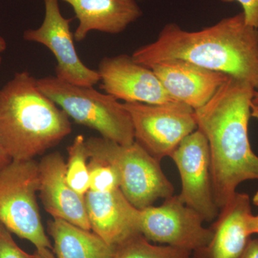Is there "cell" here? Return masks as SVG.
I'll return each mask as SVG.
<instances>
[{"label":"cell","instance_id":"1","mask_svg":"<svg viewBox=\"0 0 258 258\" xmlns=\"http://www.w3.org/2000/svg\"><path fill=\"white\" fill-rule=\"evenodd\" d=\"M255 91L249 83L229 76L211 99L195 110L198 128L208 141L214 198L220 210L241 183L258 181V156L251 148L248 133Z\"/></svg>","mask_w":258,"mask_h":258},{"label":"cell","instance_id":"2","mask_svg":"<svg viewBox=\"0 0 258 258\" xmlns=\"http://www.w3.org/2000/svg\"><path fill=\"white\" fill-rule=\"evenodd\" d=\"M132 57L149 69L172 59L189 61L258 89V29L246 23L242 13L199 31L166 24L155 41L139 47Z\"/></svg>","mask_w":258,"mask_h":258},{"label":"cell","instance_id":"3","mask_svg":"<svg viewBox=\"0 0 258 258\" xmlns=\"http://www.w3.org/2000/svg\"><path fill=\"white\" fill-rule=\"evenodd\" d=\"M69 117L26 71L0 88V147L11 160L34 159L71 133Z\"/></svg>","mask_w":258,"mask_h":258},{"label":"cell","instance_id":"4","mask_svg":"<svg viewBox=\"0 0 258 258\" xmlns=\"http://www.w3.org/2000/svg\"><path fill=\"white\" fill-rule=\"evenodd\" d=\"M37 83L39 89L76 123L121 145L135 142L130 115L114 97L93 87L64 82L55 76L37 79Z\"/></svg>","mask_w":258,"mask_h":258},{"label":"cell","instance_id":"5","mask_svg":"<svg viewBox=\"0 0 258 258\" xmlns=\"http://www.w3.org/2000/svg\"><path fill=\"white\" fill-rule=\"evenodd\" d=\"M86 145L89 157L102 159L115 168L120 191L138 210L174 195V186L161 169V162L137 142L121 145L103 137H90Z\"/></svg>","mask_w":258,"mask_h":258},{"label":"cell","instance_id":"6","mask_svg":"<svg viewBox=\"0 0 258 258\" xmlns=\"http://www.w3.org/2000/svg\"><path fill=\"white\" fill-rule=\"evenodd\" d=\"M38 163L11 160L0 168V223L36 249L52 248L37 203Z\"/></svg>","mask_w":258,"mask_h":258},{"label":"cell","instance_id":"7","mask_svg":"<svg viewBox=\"0 0 258 258\" xmlns=\"http://www.w3.org/2000/svg\"><path fill=\"white\" fill-rule=\"evenodd\" d=\"M123 104L132 118L135 142L159 162L171 157L180 143L198 129L195 110L182 102Z\"/></svg>","mask_w":258,"mask_h":258},{"label":"cell","instance_id":"8","mask_svg":"<svg viewBox=\"0 0 258 258\" xmlns=\"http://www.w3.org/2000/svg\"><path fill=\"white\" fill-rule=\"evenodd\" d=\"M201 215L185 205L179 195L165 199L159 207L139 210V231L148 240L193 252L211 240V227Z\"/></svg>","mask_w":258,"mask_h":258},{"label":"cell","instance_id":"9","mask_svg":"<svg viewBox=\"0 0 258 258\" xmlns=\"http://www.w3.org/2000/svg\"><path fill=\"white\" fill-rule=\"evenodd\" d=\"M171 158L181 177V201L198 212L204 221L215 220L220 210L214 198L211 157L206 137L197 129L180 143Z\"/></svg>","mask_w":258,"mask_h":258},{"label":"cell","instance_id":"10","mask_svg":"<svg viewBox=\"0 0 258 258\" xmlns=\"http://www.w3.org/2000/svg\"><path fill=\"white\" fill-rule=\"evenodd\" d=\"M45 17L37 29L24 32L25 40L45 45L55 56L57 66L56 78L76 86H93L101 81L99 73L87 67L80 59L71 31V19L64 18L60 13L58 0H44Z\"/></svg>","mask_w":258,"mask_h":258},{"label":"cell","instance_id":"11","mask_svg":"<svg viewBox=\"0 0 258 258\" xmlns=\"http://www.w3.org/2000/svg\"><path fill=\"white\" fill-rule=\"evenodd\" d=\"M98 71L101 77L100 88L118 101L154 105L176 101L153 70L137 63L132 56L104 57Z\"/></svg>","mask_w":258,"mask_h":258},{"label":"cell","instance_id":"12","mask_svg":"<svg viewBox=\"0 0 258 258\" xmlns=\"http://www.w3.org/2000/svg\"><path fill=\"white\" fill-rule=\"evenodd\" d=\"M39 191L44 208L53 219H60L91 230L85 197L71 188L66 180V163L60 153L45 156L38 163Z\"/></svg>","mask_w":258,"mask_h":258},{"label":"cell","instance_id":"13","mask_svg":"<svg viewBox=\"0 0 258 258\" xmlns=\"http://www.w3.org/2000/svg\"><path fill=\"white\" fill-rule=\"evenodd\" d=\"M150 69L174 100L194 110L206 104L229 77L179 59L162 61Z\"/></svg>","mask_w":258,"mask_h":258},{"label":"cell","instance_id":"14","mask_svg":"<svg viewBox=\"0 0 258 258\" xmlns=\"http://www.w3.org/2000/svg\"><path fill=\"white\" fill-rule=\"evenodd\" d=\"M91 230L107 243L115 246L139 231V210L120 189L111 192L88 191L85 195Z\"/></svg>","mask_w":258,"mask_h":258},{"label":"cell","instance_id":"15","mask_svg":"<svg viewBox=\"0 0 258 258\" xmlns=\"http://www.w3.org/2000/svg\"><path fill=\"white\" fill-rule=\"evenodd\" d=\"M252 214L250 199L236 192L220 210L211 229L213 235L207 245L195 251L192 258H241L251 239L247 220Z\"/></svg>","mask_w":258,"mask_h":258},{"label":"cell","instance_id":"16","mask_svg":"<svg viewBox=\"0 0 258 258\" xmlns=\"http://www.w3.org/2000/svg\"><path fill=\"white\" fill-rule=\"evenodd\" d=\"M71 5L79 24L74 34L80 42L91 31L118 34L142 15L136 0H63Z\"/></svg>","mask_w":258,"mask_h":258},{"label":"cell","instance_id":"17","mask_svg":"<svg viewBox=\"0 0 258 258\" xmlns=\"http://www.w3.org/2000/svg\"><path fill=\"white\" fill-rule=\"evenodd\" d=\"M56 258H114L115 246L107 243L91 230L60 219L48 222Z\"/></svg>","mask_w":258,"mask_h":258},{"label":"cell","instance_id":"18","mask_svg":"<svg viewBox=\"0 0 258 258\" xmlns=\"http://www.w3.org/2000/svg\"><path fill=\"white\" fill-rule=\"evenodd\" d=\"M191 254L173 246L155 245L137 233L115 246L114 258H192Z\"/></svg>","mask_w":258,"mask_h":258},{"label":"cell","instance_id":"19","mask_svg":"<svg viewBox=\"0 0 258 258\" xmlns=\"http://www.w3.org/2000/svg\"><path fill=\"white\" fill-rule=\"evenodd\" d=\"M69 159L66 163V180L74 191L85 197L89 191V154L86 140L78 135L68 148Z\"/></svg>","mask_w":258,"mask_h":258},{"label":"cell","instance_id":"20","mask_svg":"<svg viewBox=\"0 0 258 258\" xmlns=\"http://www.w3.org/2000/svg\"><path fill=\"white\" fill-rule=\"evenodd\" d=\"M89 191L97 193L111 192L120 189L119 178L109 163L96 157H89Z\"/></svg>","mask_w":258,"mask_h":258},{"label":"cell","instance_id":"21","mask_svg":"<svg viewBox=\"0 0 258 258\" xmlns=\"http://www.w3.org/2000/svg\"><path fill=\"white\" fill-rule=\"evenodd\" d=\"M0 258H35L20 248L10 232L0 223Z\"/></svg>","mask_w":258,"mask_h":258},{"label":"cell","instance_id":"22","mask_svg":"<svg viewBox=\"0 0 258 258\" xmlns=\"http://www.w3.org/2000/svg\"><path fill=\"white\" fill-rule=\"evenodd\" d=\"M223 3H239L242 7L244 20L249 26L258 29V0H221Z\"/></svg>","mask_w":258,"mask_h":258},{"label":"cell","instance_id":"23","mask_svg":"<svg viewBox=\"0 0 258 258\" xmlns=\"http://www.w3.org/2000/svg\"><path fill=\"white\" fill-rule=\"evenodd\" d=\"M241 258H258V239H250Z\"/></svg>","mask_w":258,"mask_h":258},{"label":"cell","instance_id":"24","mask_svg":"<svg viewBox=\"0 0 258 258\" xmlns=\"http://www.w3.org/2000/svg\"><path fill=\"white\" fill-rule=\"evenodd\" d=\"M247 227L249 235L258 234V215L254 216L252 214L249 215L247 220Z\"/></svg>","mask_w":258,"mask_h":258},{"label":"cell","instance_id":"25","mask_svg":"<svg viewBox=\"0 0 258 258\" xmlns=\"http://www.w3.org/2000/svg\"><path fill=\"white\" fill-rule=\"evenodd\" d=\"M34 254L35 258H56L55 254L51 251V249L47 247L36 249Z\"/></svg>","mask_w":258,"mask_h":258},{"label":"cell","instance_id":"26","mask_svg":"<svg viewBox=\"0 0 258 258\" xmlns=\"http://www.w3.org/2000/svg\"><path fill=\"white\" fill-rule=\"evenodd\" d=\"M252 117L258 119V91H254L252 101Z\"/></svg>","mask_w":258,"mask_h":258},{"label":"cell","instance_id":"27","mask_svg":"<svg viewBox=\"0 0 258 258\" xmlns=\"http://www.w3.org/2000/svg\"><path fill=\"white\" fill-rule=\"evenodd\" d=\"M10 161H11V159H10L9 157L7 155L6 153L0 147V168L9 163Z\"/></svg>","mask_w":258,"mask_h":258},{"label":"cell","instance_id":"28","mask_svg":"<svg viewBox=\"0 0 258 258\" xmlns=\"http://www.w3.org/2000/svg\"><path fill=\"white\" fill-rule=\"evenodd\" d=\"M7 48V42L3 37L0 36V55L4 52ZM2 64V57L0 56V67Z\"/></svg>","mask_w":258,"mask_h":258},{"label":"cell","instance_id":"29","mask_svg":"<svg viewBox=\"0 0 258 258\" xmlns=\"http://www.w3.org/2000/svg\"><path fill=\"white\" fill-rule=\"evenodd\" d=\"M252 203L255 206L258 207V191L254 194L253 198H252Z\"/></svg>","mask_w":258,"mask_h":258}]
</instances>
